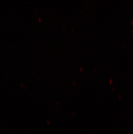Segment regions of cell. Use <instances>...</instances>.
<instances>
[{
    "instance_id": "1",
    "label": "cell",
    "mask_w": 133,
    "mask_h": 134,
    "mask_svg": "<svg viewBox=\"0 0 133 134\" xmlns=\"http://www.w3.org/2000/svg\"><path fill=\"white\" fill-rule=\"evenodd\" d=\"M131 25L132 26V33L133 34V19H132V20L131 21Z\"/></svg>"
}]
</instances>
